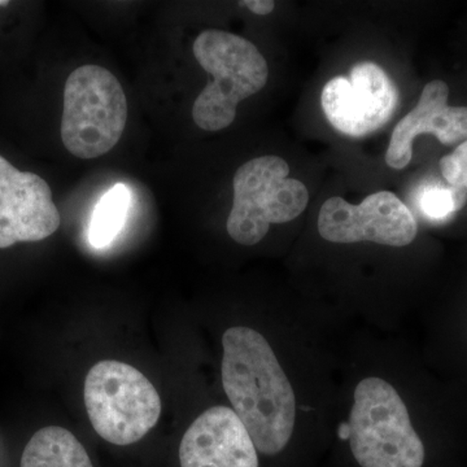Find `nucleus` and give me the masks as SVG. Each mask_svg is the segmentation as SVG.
I'll use <instances>...</instances> for the list:
<instances>
[{
	"label": "nucleus",
	"instance_id": "nucleus-1",
	"mask_svg": "<svg viewBox=\"0 0 467 467\" xmlns=\"http://www.w3.org/2000/svg\"><path fill=\"white\" fill-rule=\"evenodd\" d=\"M223 346V384L234 411L260 453H281L294 432L296 401L272 347L250 327L229 328Z\"/></svg>",
	"mask_w": 467,
	"mask_h": 467
},
{
	"label": "nucleus",
	"instance_id": "nucleus-2",
	"mask_svg": "<svg viewBox=\"0 0 467 467\" xmlns=\"http://www.w3.org/2000/svg\"><path fill=\"white\" fill-rule=\"evenodd\" d=\"M192 50L214 78L193 103V121L202 130H223L235 119L238 104L263 90L269 67L254 43L223 30L199 34Z\"/></svg>",
	"mask_w": 467,
	"mask_h": 467
},
{
	"label": "nucleus",
	"instance_id": "nucleus-3",
	"mask_svg": "<svg viewBox=\"0 0 467 467\" xmlns=\"http://www.w3.org/2000/svg\"><path fill=\"white\" fill-rule=\"evenodd\" d=\"M349 445L361 467H422L425 447L398 391L380 378L356 387Z\"/></svg>",
	"mask_w": 467,
	"mask_h": 467
},
{
	"label": "nucleus",
	"instance_id": "nucleus-4",
	"mask_svg": "<svg viewBox=\"0 0 467 467\" xmlns=\"http://www.w3.org/2000/svg\"><path fill=\"white\" fill-rule=\"evenodd\" d=\"M128 119L124 88L99 66L77 67L64 88L61 140L78 159L106 155L121 140Z\"/></svg>",
	"mask_w": 467,
	"mask_h": 467
},
{
	"label": "nucleus",
	"instance_id": "nucleus-5",
	"mask_svg": "<svg viewBox=\"0 0 467 467\" xmlns=\"http://www.w3.org/2000/svg\"><path fill=\"white\" fill-rule=\"evenodd\" d=\"M84 399L95 431L115 445L140 441L161 416V399L155 386L138 368L115 359L91 368Z\"/></svg>",
	"mask_w": 467,
	"mask_h": 467
},
{
	"label": "nucleus",
	"instance_id": "nucleus-6",
	"mask_svg": "<svg viewBox=\"0 0 467 467\" xmlns=\"http://www.w3.org/2000/svg\"><path fill=\"white\" fill-rule=\"evenodd\" d=\"M290 167L278 156H263L243 164L234 175V204L226 229L233 241L254 245L272 223L294 221L306 211V184L288 178Z\"/></svg>",
	"mask_w": 467,
	"mask_h": 467
},
{
	"label": "nucleus",
	"instance_id": "nucleus-7",
	"mask_svg": "<svg viewBox=\"0 0 467 467\" xmlns=\"http://www.w3.org/2000/svg\"><path fill=\"white\" fill-rule=\"evenodd\" d=\"M399 92L377 64L362 61L349 77H335L321 95L326 119L340 133L365 137L382 128L398 106Z\"/></svg>",
	"mask_w": 467,
	"mask_h": 467
},
{
	"label": "nucleus",
	"instance_id": "nucleus-8",
	"mask_svg": "<svg viewBox=\"0 0 467 467\" xmlns=\"http://www.w3.org/2000/svg\"><path fill=\"white\" fill-rule=\"evenodd\" d=\"M319 235L333 243L373 242L405 247L416 239V218L395 195L379 192L353 205L335 196L324 202L318 216Z\"/></svg>",
	"mask_w": 467,
	"mask_h": 467
},
{
	"label": "nucleus",
	"instance_id": "nucleus-9",
	"mask_svg": "<svg viewBox=\"0 0 467 467\" xmlns=\"http://www.w3.org/2000/svg\"><path fill=\"white\" fill-rule=\"evenodd\" d=\"M60 223L48 183L32 171H18L0 155V250L41 242Z\"/></svg>",
	"mask_w": 467,
	"mask_h": 467
},
{
	"label": "nucleus",
	"instance_id": "nucleus-10",
	"mask_svg": "<svg viewBox=\"0 0 467 467\" xmlns=\"http://www.w3.org/2000/svg\"><path fill=\"white\" fill-rule=\"evenodd\" d=\"M181 467H259L257 450L233 409L213 407L184 432Z\"/></svg>",
	"mask_w": 467,
	"mask_h": 467
},
{
	"label": "nucleus",
	"instance_id": "nucleus-11",
	"mask_svg": "<svg viewBox=\"0 0 467 467\" xmlns=\"http://www.w3.org/2000/svg\"><path fill=\"white\" fill-rule=\"evenodd\" d=\"M448 97L450 88L441 79L425 86L416 109L395 126L386 153L389 168L408 167L418 135L434 134L444 146L467 140V107H451Z\"/></svg>",
	"mask_w": 467,
	"mask_h": 467
},
{
	"label": "nucleus",
	"instance_id": "nucleus-12",
	"mask_svg": "<svg viewBox=\"0 0 467 467\" xmlns=\"http://www.w3.org/2000/svg\"><path fill=\"white\" fill-rule=\"evenodd\" d=\"M20 467H92L84 445L67 429L39 430L27 442Z\"/></svg>",
	"mask_w": 467,
	"mask_h": 467
},
{
	"label": "nucleus",
	"instance_id": "nucleus-13",
	"mask_svg": "<svg viewBox=\"0 0 467 467\" xmlns=\"http://www.w3.org/2000/svg\"><path fill=\"white\" fill-rule=\"evenodd\" d=\"M130 205V192L122 183H117L104 193L92 213L88 238L94 247L103 248L115 241L124 227Z\"/></svg>",
	"mask_w": 467,
	"mask_h": 467
},
{
	"label": "nucleus",
	"instance_id": "nucleus-14",
	"mask_svg": "<svg viewBox=\"0 0 467 467\" xmlns=\"http://www.w3.org/2000/svg\"><path fill=\"white\" fill-rule=\"evenodd\" d=\"M442 177L450 183L456 212L467 202V140L460 143L453 152L441 160Z\"/></svg>",
	"mask_w": 467,
	"mask_h": 467
},
{
	"label": "nucleus",
	"instance_id": "nucleus-15",
	"mask_svg": "<svg viewBox=\"0 0 467 467\" xmlns=\"http://www.w3.org/2000/svg\"><path fill=\"white\" fill-rule=\"evenodd\" d=\"M420 207L423 213L432 220H442L451 214L456 213L453 196L450 187L430 186L420 193Z\"/></svg>",
	"mask_w": 467,
	"mask_h": 467
},
{
	"label": "nucleus",
	"instance_id": "nucleus-16",
	"mask_svg": "<svg viewBox=\"0 0 467 467\" xmlns=\"http://www.w3.org/2000/svg\"><path fill=\"white\" fill-rule=\"evenodd\" d=\"M239 5L242 7H247L254 14L265 16V15L272 14L275 3L272 0H244V2H239Z\"/></svg>",
	"mask_w": 467,
	"mask_h": 467
},
{
	"label": "nucleus",
	"instance_id": "nucleus-17",
	"mask_svg": "<svg viewBox=\"0 0 467 467\" xmlns=\"http://www.w3.org/2000/svg\"><path fill=\"white\" fill-rule=\"evenodd\" d=\"M339 436H340V439H344V441H348V438H349L348 423H344V425L339 427Z\"/></svg>",
	"mask_w": 467,
	"mask_h": 467
},
{
	"label": "nucleus",
	"instance_id": "nucleus-18",
	"mask_svg": "<svg viewBox=\"0 0 467 467\" xmlns=\"http://www.w3.org/2000/svg\"><path fill=\"white\" fill-rule=\"evenodd\" d=\"M8 5V0H0V7H7Z\"/></svg>",
	"mask_w": 467,
	"mask_h": 467
}]
</instances>
